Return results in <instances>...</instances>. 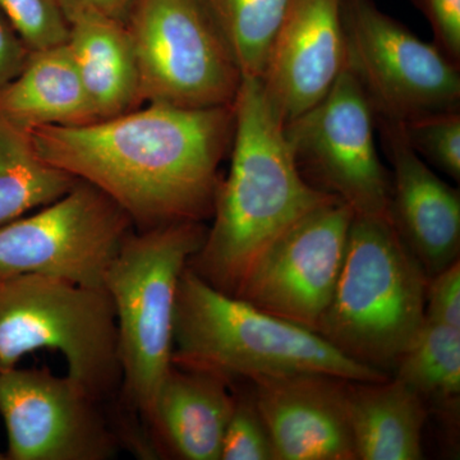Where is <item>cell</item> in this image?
<instances>
[{
	"instance_id": "6da1fadb",
	"label": "cell",
	"mask_w": 460,
	"mask_h": 460,
	"mask_svg": "<svg viewBox=\"0 0 460 460\" xmlns=\"http://www.w3.org/2000/svg\"><path fill=\"white\" fill-rule=\"evenodd\" d=\"M234 118V104H148L81 126L30 132L42 159L102 190L141 230L213 215Z\"/></svg>"
},
{
	"instance_id": "7a4b0ae2",
	"label": "cell",
	"mask_w": 460,
	"mask_h": 460,
	"mask_svg": "<svg viewBox=\"0 0 460 460\" xmlns=\"http://www.w3.org/2000/svg\"><path fill=\"white\" fill-rule=\"evenodd\" d=\"M234 114L232 162L215 196L213 226L189 261L190 270L230 296L281 233L337 199L302 177L260 78H242Z\"/></svg>"
},
{
	"instance_id": "3957f363",
	"label": "cell",
	"mask_w": 460,
	"mask_h": 460,
	"mask_svg": "<svg viewBox=\"0 0 460 460\" xmlns=\"http://www.w3.org/2000/svg\"><path fill=\"white\" fill-rule=\"evenodd\" d=\"M206 232L202 222L132 230L104 277L102 287L114 305L122 368L120 431L137 450L146 447L145 431L154 402L172 365L181 272L201 248Z\"/></svg>"
},
{
	"instance_id": "277c9868",
	"label": "cell",
	"mask_w": 460,
	"mask_h": 460,
	"mask_svg": "<svg viewBox=\"0 0 460 460\" xmlns=\"http://www.w3.org/2000/svg\"><path fill=\"white\" fill-rule=\"evenodd\" d=\"M172 363L232 384L301 372L349 381L390 377L348 358L313 330L217 289L189 266L175 298Z\"/></svg>"
},
{
	"instance_id": "5b68a950",
	"label": "cell",
	"mask_w": 460,
	"mask_h": 460,
	"mask_svg": "<svg viewBox=\"0 0 460 460\" xmlns=\"http://www.w3.org/2000/svg\"><path fill=\"white\" fill-rule=\"evenodd\" d=\"M428 281L389 217L354 215L316 332L348 358L392 376L426 319Z\"/></svg>"
},
{
	"instance_id": "8992f818",
	"label": "cell",
	"mask_w": 460,
	"mask_h": 460,
	"mask_svg": "<svg viewBox=\"0 0 460 460\" xmlns=\"http://www.w3.org/2000/svg\"><path fill=\"white\" fill-rule=\"evenodd\" d=\"M38 349L62 353L69 376L100 402L120 394L117 320L104 287L32 274L0 279V372Z\"/></svg>"
},
{
	"instance_id": "52a82bcc",
	"label": "cell",
	"mask_w": 460,
	"mask_h": 460,
	"mask_svg": "<svg viewBox=\"0 0 460 460\" xmlns=\"http://www.w3.org/2000/svg\"><path fill=\"white\" fill-rule=\"evenodd\" d=\"M124 26L141 102L183 109L234 104L243 75L198 0H132Z\"/></svg>"
},
{
	"instance_id": "ba28073f",
	"label": "cell",
	"mask_w": 460,
	"mask_h": 460,
	"mask_svg": "<svg viewBox=\"0 0 460 460\" xmlns=\"http://www.w3.org/2000/svg\"><path fill=\"white\" fill-rule=\"evenodd\" d=\"M345 68L376 119L405 123L460 111V66L434 42L420 40L374 0H341Z\"/></svg>"
},
{
	"instance_id": "9c48e42d",
	"label": "cell",
	"mask_w": 460,
	"mask_h": 460,
	"mask_svg": "<svg viewBox=\"0 0 460 460\" xmlns=\"http://www.w3.org/2000/svg\"><path fill=\"white\" fill-rule=\"evenodd\" d=\"M376 126L370 102L344 68L329 93L284 124V131L302 177L314 190L344 202L354 215L389 217L392 174L378 155Z\"/></svg>"
},
{
	"instance_id": "30bf717a",
	"label": "cell",
	"mask_w": 460,
	"mask_h": 460,
	"mask_svg": "<svg viewBox=\"0 0 460 460\" xmlns=\"http://www.w3.org/2000/svg\"><path fill=\"white\" fill-rule=\"evenodd\" d=\"M135 229L114 199L77 180L62 198L0 226V279L32 274L102 287L109 266Z\"/></svg>"
},
{
	"instance_id": "8fae6325",
	"label": "cell",
	"mask_w": 460,
	"mask_h": 460,
	"mask_svg": "<svg viewBox=\"0 0 460 460\" xmlns=\"http://www.w3.org/2000/svg\"><path fill=\"white\" fill-rule=\"evenodd\" d=\"M100 402L69 376L49 368L0 372V417L9 460H109L122 436Z\"/></svg>"
},
{
	"instance_id": "7c38bea8",
	"label": "cell",
	"mask_w": 460,
	"mask_h": 460,
	"mask_svg": "<svg viewBox=\"0 0 460 460\" xmlns=\"http://www.w3.org/2000/svg\"><path fill=\"white\" fill-rule=\"evenodd\" d=\"M353 217L339 199L305 214L263 251L234 296L316 332L343 266Z\"/></svg>"
},
{
	"instance_id": "4fadbf2b",
	"label": "cell",
	"mask_w": 460,
	"mask_h": 460,
	"mask_svg": "<svg viewBox=\"0 0 460 460\" xmlns=\"http://www.w3.org/2000/svg\"><path fill=\"white\" fill-rule=\"evenodd\" d=\"M250 383L275 460H356L349 380L301 372Z\"/></svg>"
},
{
	"instance_id": "5bb4252c",
	"label": "cell",
	"mask_w": 460,
	"mask_h": 460,
	"mask_svg": "<svg viewBox=\"0 0 460 460\" xmlns=\"http://www.w3.org/2000/svg\"><path fill=\"white\" fill-rule=\"evenodd\" d=\"M344 68L341 0H290L260 78L284 124L316 105Z\"/></svg>"
},
{
	"instance_id": "9a60e30c",
	"label": "cell",
	"mask_w": 460,
	"mask_h": 460,
	"mask_svg": "<svg viewBox=\"0 0 460 460\" xmlns=\"http://www.w3.org/2000/svg\"><path fill=\"white\" fill-rule=\"evenodd\" d=\"M393 166L389 217L429 278L458 261L460 193L408 144L401 123L376 119Z\"/></svg>"
},
{
	"instance_id": "2e32d148",
	"label": "cell",
	"mask_w": 460,
	"mask_h": 460,
	"mask_svg": "<svg viewBox=\"0 0 460 460\" xmlns=\"http://www.w3.org/2000/svg\"><path fill=\"white\" fill-rule=\"evenodd\" d=\"M233 402L226 378L172 365L145 431L148 458L220 460Z\"/></svg>"
},
{
	"instance_id": "e0dca14e",
	"label": "cell",
	"mask_w": 460,
	"mask_h": 460,
	"mask_svg": "<svg viewBox=\"0 0 460 460\" xmlns=\"http://www.w3.org/2000/svg\"><path fill=\"white\" fill-rule=\"evenodd\" d=\"M348 402L356 460L423 459L428 411L411 387L393 376L349 381Z\"/></svg>"
},
{
	"instance_id": "ac0fdd59",
	"label": "cell",
	"mask_w": 460,
	"mask_h": 460,
	"mask_svg": "<svg viewBox=\"0 0 460 460\" xmlns=\"http://www.w3.org/2000/svg\"><path fill=\"white\" fill-rule=\"evenodd\" d=\"M68 23L66 47L98 119L136 109L140 77L126 26L93 13L75 14Z\"/></svg>"
},
{
	"instance_id": "d6986e66",
	"label": "cell",
	"mask_w": 460,
	"mask_h": 460,
	"mask_svg": "<svg viewBox=\"0 0 460 460\" xmlns=\"http://www.w3.org/2000/svg\"><path fill=\"white\" fill-rule=\"evenodd\" d=\"M0 114L29 131L99 120L66 42L30 53L21 74L0 91Z\"/></svg>"
},
{
	"instance_id": "ffe728a7",
	"label": "cell",
	"mask_w": 460,
	"mask_h": 460,
	"mask_svg": "<svg viewBox=\"0 0 460 460\" xmlns=\"http://www.w3.org/2000/svg\"><path fill=\"white\" fill-rule=\"evenodd\" d=\"M75 181L42 159L29 129L0 114V226L62 198Z\"/></svg>"
},
{
	"instance_id": "44dd1931",
	"label": "cell",
	"mask_w": 460,
	"mask_h": 460,
	"mask_svg": "<svg viewBox=\"0 0 460 460\" xmlns=\"http://www.w3.org/2000/svg\"><path fill=\"white\" fill-rule=\"evenodd\" d=\"M290 0H198L243 77L261 78Z\"/></svg>"
},
{
	"instance_id": "7402d4cb",
	"label": "cell",
	"mask_w": 460,
	"mask_h": 460,
	"mask_svg": "<svg viewBox=\"0 0 460 460\" xmlns=\"http://www.w3.org/2000/svg\"><path fill=\"white\" fill-rule=\"evenodd\" d=\"M423 401L458 404L460 328L426 317L392 375Z\"/></svg>"
},
{
	"instance_id": "603a6c76",
	"label": "cell",
	"mask_w": 460,
	"mask_h": 460,
	"mask_svg": "<svg viewBox=\"0 0 460 460\" xmlns=\"http://www.w3.org/2000/svg\"><path fill=\"white\" fill-rule=\"evenodd\" d=\"M411 147L420 159L460 180V111H441L401 123Z\"/></svg>"
},
{
	"instance_id": "cb8c5ba5",
	"label": "cell",
	"mask_w": 460,
	"mask_h": 460,
	"mask_svg": "<svg viewBox=\"0 0 460 460\" xmlns=\"http://www.w3.org/2000/svg\"><path fill=\"white\" fill-rule=\"evenodd\" d=\"M0 11L31 51L68 41V20L58 0H0Z\"/></svg>"
},
{
	"instance_id": "d4e9b609",
	"label": "cell",
	"mask_w": 460,
	"mask_h": 460,
	"mask_svg": "<svg viewBox=\"0 0 460 460\" xmlns=\"http://www.w3.org/2000/svg\"><path fill=\"white\" fill-rule=\"evenodd\" d=\"M233 394L234 402L224 432L220 460H275L270 435L252 387L250 393Z\"/></svg>"
},
{
	"instance_id": "484cf974",
	"label": "cell",
	"mask_w": 460,
	"mask_h": 460,
	"mask_svg": "<svg viewBox=\"0 0 460 460\" xmlns=\"http://www.w3.org/2000/svg\"><path fill=\"white\" fill-rule=\"evenodd\" d=\"M426 317L460 328V262L429 278L426 288Z\"/></svg>"
},
{
	"instance_id": "4316f807",
	"label": "cell",
	"mask_w": 460,
	"mask_h": 460,
	"mask_svg": "<svg viewBox=\"0 0 460 460\" xmlns=\"http://www.w3.org/2000/svg\"><path fill=\"white\" fill-rule=\"evenodd\" d=\"M428 18L434 44L460 66V0H413Z\"/></svg>"
},
{
	"instance_id": "83f0119b",
	"label": "cell",
	"mask_w": 460,
	"mask_h": 460,
	"mask_svg": "<svg viewBox=\"0 0 460 460\" xmlns=\"http://www.w3.org/2000/svg\"><path fill=\"white\" fill-rule=\"evenodd\" d=\"M30 53L31 50L0 11V91L21 74Z\"/></svg>"
},
{
	"instance_id": "f1b7e54d",
	"label": "cell",
	"mask_w": 460,
	"mask_h": 460,
	"mask_svg": "<svg viewBox=\"0 0 460 460\" xmlns=\"http://www.w3.org/2000/svg\"><path fill=\"white\" fill-rule=\"evenodd\" d=\"M66 20L77 13H93L111 18L117 22H126L132 0H58Z\"/></svg>"
},
{
	"instance_id": "f546056e",
	"label": "cell",
	"mask_w": 460,
	"mask_h": 460,
	"mask_svg": "<svg viewBox=\"0 0 460 460\" xmlns=\"http://www.w3.org/2000/svg\"><path fill=\"white\" fill-rule=\"evenodd\" d=\"M5 459H7V456H5V454L0 452V460H5Z\"/></svg>"
}]
</instances>
